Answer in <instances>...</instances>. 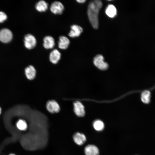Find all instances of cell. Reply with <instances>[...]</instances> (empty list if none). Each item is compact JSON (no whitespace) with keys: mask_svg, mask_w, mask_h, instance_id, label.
Wrapping results in <instances>:
<instances>
[{"mask_svg":"<svg viewBox=\"0 0 155 155\" xmlns=\"http://www.w3.org/2000/svg\"><path fill=\"white\" fill-rule=\"evenodd\" d=\"M102 3L101 1L95 0L90 2L88 6L87 14L89 21L93 28H98V15Z\"/></svg>","mask_w":155,"mask_h":155,"instance_id":"1","label":"cell"},{"mask_svg":"<svg viewBox=\"0 0 155 155\" xmlns=\"http://www.w3.org/2000/svg\"><path fill=\"white\" fill-rule=\"evenodd\" d=\"M93 63L95 65L101 70H106L108 68V65L104 61V57L101 55L98 54L94 58Z\"/></svg>","mask_w":155,"mask_h":155,"instance_id":"2","label":"cell"},{"mask_svg":"<svg viewBox=\"0 0 155 155\" xmlns=\"http://www.w3.org/2000/svg\"><path fill=\"white\" fill-rule=\"evenodd\" d=\"M24 45L25 47L29 49L34 48L36 44V40L35 37L31 34L26 35L24 37Z\"/></svg>","mask_w":155,"mask_h":155,"instance_id":"3","label":"cell"},{"mask_svg":"<svg viewBox=\"0 0 155 155\" xmlns=\"http://www.w3.org/2000/svg\"><path fill=\"white\" fill-rule=\"evenodd\" d=\"M11 32L9 29L5 28L0 30V40L2 42L6 43L10 41L12 38Z\"/></svg>","mask_w":155,"mask_h":155,"instance_id":"4","label":"cell"},{"mask_svg":"<svg viewBox=\"0 0 155 155\" xmlns=\"http://www.w3.org/2000/svg\"><path fill=\"white\" fill-rule=\"evenodd\" d=\"M47 111L52 113H57L60 110L58 103L54 100H50L47 102L46 105Z\"/></svg>","mask_w":155,"mask_h":155,"instance_id":"5","label":"cell"},{"mask_svg":"<svg viewBox=\"0 0 155 155\" xmlns=\"http://www.w3.org/2000/svg\"><path fill=\"white\" fill-rule=\"evenodd\" d=\"M64 9V7L63 4L58 1H55L53 2L50 7L51 12L56 14H61Z\"/></svg>","mask_w":155,"mask_h":155,"instance_id":"6","label":"cell"},{"mask_svg":"<svg viewBox=\"0 0 155 155\" xmlns=\"http://www.w3.org/2000/svg\"><path fill=\"white\" fill-rule=\"evenodd\" d=\"M72 138L73 142L78 146L82 145L86 140L85 135L84 134L79 132L74 133Z\"/></svg>","mask_w":155,"mask_h":155,"instance_id":"7","label":"cell"},{"mask_svg":"<svg viewBox=\"0 0 155 155\" xmlns=\"http://www.w3.org/2000/svg\"><path fill=\"white\" fill-rule=\"evenodd\" d=\"M73 111L75 114L78 117H83L85 115L84 107L80 101H76L74 102Z\"/></svg>","mask_w":155,"mask_h":155,"instance_id":"8","label":"cell"},{"mask_svg":"<svg viewBox=\"0 0 155 155\" xmlns=\"http://www.w3.org/2000/svg\"><path fill=\"white\" fill-rule=\"evenodd\" d=\"M71 30L68 34V36L71 37H78L83 31L82 28L80 26L73 24L70 27Z\"/></svg>","mask_w":155,"mask_h":155,"instance_id":"9","label":"cell"},{"mask_svg":"<svg viewBox=\"0 0 155 155\" xmlns=\"http://www.w3.org/2000/svg\"><path fill=\"white\" fill-rule=\"evenodd\" d=\"M84 152L86 155H98L99 150L95 145L89 144L84 148Z\"/></svg>","mask_w":155,"mask_h":155,"instance_id":"10","label":"cell"},{"mask_svg":"<svg viewBox=\"0 0 155 155\" xmlns=\"http://www.w3.org/2000/svg\"><path fill=\"white\" fill-rule=\"evenodd\" d=\"M60 53L57 49L51 51L49 54V59L50 62L54 64L57 63L61 57Z\"/></svg>","mask_w":155,"mask_h":155,"instance_id":"11","label":"cell"},{"mask_svg":"<svg viewBox=\"0 0 155 155\" xmlns=\"http://www.w3.org/2000/svg\"><path fill=\"white\" fill-rule=\"evenodd\" d=\"M43 40V46L46 49H52L55 45L54 38L51 36H45Z\"/></svg>","mask_w":155,"mask_h":155,"instance_id":"12","label":"cell"},{"mask_svg":"<svg viewBox=\"0 0 155 155\" xmlns=\"http://www.w3.org/2000/svg\"><path fill=\"white\" fill-rule=\"evenodd\" d=\"M70 44V40L65 36H61L59 37L58 46L62 49H65L68 48Z\"/></svg>","mask_w":155,"mask_h":155,"instance_id":"13","label":"cell"},{"mask_svg":"<svg viewBox=\"0 0 155 155\" xmlns=\"http://www.w3.org/2000/svg\"><path fill=\"white\" fill-rule=\"evenodd\" d=\"M25 72L26 75L28 79L32 80L35 78L36 74V71L33 66L30 65L26 67Z\"/></svg>","mask_w":155,"mask_h":155,"instance_id":"14","label":"cell"},{"mask_svg":"<svg viewBox=\"0 0 155 155\" xmlns=\"http://www.w3.org/2000/svg\"><path fill=\"white\" fill-rule=\"evenodd\" d=\"M48 3L44 1L41 0L36 3L35 7L36 9L40 12H44L48 9Z\"/></svg>","mask_w":155,"mask_h":155,"instance_id":"15","label":"cell"},{"mask_svg":"<svg viewBox=\"0 0 155 155\" xmlns=\"http://www.w3.org/2000/svg\"><path fill=\"white\" fill-rule=\"evenodd\" d=\"M105 13L108 17L111 18H113L116 15L117 11L114 5H109L106 7Z\"/></svg>","mask_w":155,"mask_h":155,"instance_id":"16","label":"cell"},{"mask_svg":"<svg viewBox=\"0 0 155 155\" xmlns=\"http://www.w3.org/2000/svg\"><path fill=\"white\" fill-rule=\"evenodd\" d=\"M151 93L148 90L144 91L141 94L142 101L144 103L148 104L150 101Z\"/></svg>","mask_w":155,"mask_h":155,"instance_id":"17","label":"cell"},{"mask_svg":"<svg viewBox=\"0 0 155 155\" xmlns=\"http://www.w3.org/2000/svg\"><path fill=\"white\" fill-rule=\"evenodd\" d=\"M93 126L94 129L98 131L102 130L104 127L103 122L99 119L95 120L94 121Z\"/></svg>","mask_w":155,"mask_h":155,"instance_id":"18","label":"cell"},{"mask_svg":"<svg viewBox=\"0 0 155 155\" xmlns=\"http://www.w3.org/2000/svg\"><path fill=\"white\" fill-rule=\"evenodd\" d=\"M18 128L20 130L25 131L27 128L28 125L26 122L23 119H20L16 123Z\"/></svg>","mask_w":155,"mask_h":155,"instance_id":"19","label":"cell"},{"mask_svg":"<svg viewBox=\"0 0 155 155\" xmlns=\"http://www.w3.org/2000/svg\"><path fill=\"white\" fill-rule=\"evenodd\" d=\"M7 18L6 14L4 12L0 11V22H2L6 20Z\"/></svg>","mask_w":155,"mask_h":155,"instance_id":"20","label":"cell"},{"mask_svg":"<svg viewBox=\"0 0 155 155\" xmlns=\"http://www.w3.org/2000/svg\"><path fill=\"white\" fill-rule=\"evenodd\" d=\"M76 1L79 3H84L86 0H77Z\"/></svg>","mask_w":155,"mask_h":155,"instance_id":"21","label":"cell"},{"mask_svg":"<svg viewBox=\"0 0 155 155\" xmlns=\"http://www.w3.org/2000/svg\"><path fill=\"white\" fill-rule=\"evenodd\" d=\"M1 108L0 107V114L1 113Z\"/></svg>","mask_w":155,"mask_h":155,"instance_id":"22","label":"cell"},{"mask_svg":"<svg viewBox=\"0 0 155 155\" xmlns=\"http://www.w3.org/2000/svg\"><path fill=\"white\" fill-rule=\"evenodd\" d=\"M9 155H15L14 154H10Z\"/></svg>","mask_w":155,"mask_h":155,"instance_id":"23","label":"cell"}]
</instances>
